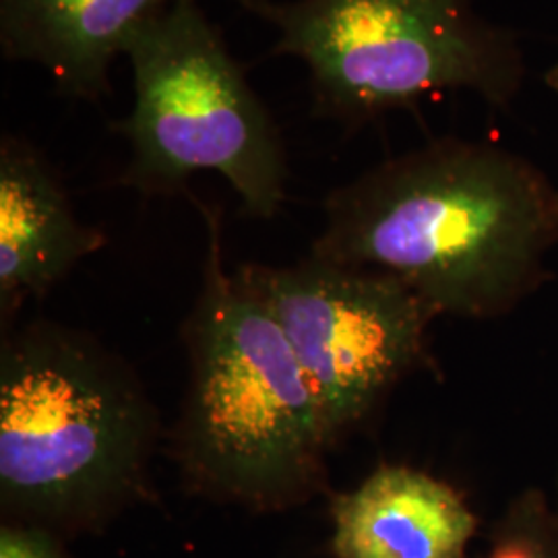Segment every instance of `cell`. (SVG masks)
Wrapping results in <instances>:
<instances>
[{
	"label": "cell",
	"instance_id": "cell-12",
	"mask_svg": "<svg viewBox=\"0 0 558 558\" xmlns=\"http://www.w3.org/2000/svg\"><path fill=\"white\" fill-rule=\"evenodd\" d=\"M546 85H548L550 89L558 92V60L548 69V73H546Z\"/></svg>",
	"mask_w": 558,
	"mask_h": 558
},
{
	"label": "cell",
	"instance_id": "cell-8",
	"mask_svg": "<svg viewBox=\"0 0 558 558\" xmlns=\"http://www.w3.org/2000/svg\"><path fill=\"white\" fill-rule=\"evenodd\" d=\"M336 558H463L478 515L451 484L408 465H380L331 499Z\"/></svg>",
	"mask_w": 558,
	"mask_h": 558
},
{
	"label": "cell",
	"instance_id": "cell-11",
	"mask_svg": "<svg viewBox=\"0 0 558 558\" xmlns=\"http://www.w3.org/2000/svg\"><path fill=\"white\" fill-rule=\"evenodd\" d=\"M0 558H73L64 548V539L32 525H0Z\"/></svg>",
	"mask_w": 558,
	"mask_h": 558
},
{
	"label": "cell",
	"instance_id": "cell-7",
	"mask_svg": "<svg viewBox=\"0 0 558 558\" xmlns=\"http://www.w3.org/2000/svg\"><path fill=\"white\" fill-rule=\"evenodd\" d=\"M106 246L98 228L81 223L54 166L17 135L0 140V320L41 299L81 260Z\"/></svg>",
	"mask_w": 558,
	"mask_h": 558
},
{
	"label": "cell",
	"instance_id": "cell-10",
	"mask_svg": "<svg viewBox=\"0 0 558 558\" xmlns=\"http://www.w3.org/2000/svg\"><path fill=\"white\" fill-rule=\"evenodd\" d=\"M482 558H558L557 505L542 490H525L493 525Z\"/></svg>",
	"mask_w": 558,
	"mask_h": 558
},
{
	"label": "cell",
	"instance_id": "cell-9",
	"mask_svg": "<svg viewBox=\"0 0 558 558\" xmlns=\"http://www.w3.org/2000/svg\"><path fill=\"white\" fill-rule=\"evenodd\" d=\"M179 0H0V52L40 66L60 96L100 101L141 25Z\"/></svg>",
	"mask_w": 558,
	"mask_h": 558
},
{
	"label": "cell",
	"instance_id": "cell-1",
	"mask_svg": "<svg viewBox=\"0 0 558 558\" xmlns=\"http://www.w3.org/2000/svg\"><path fill=\"white\" fill-rule=\"evenodd\" d=\"M311 255L389 274L437 315L493 319L544 279L558 189L486 141H430L338 186Z\"/></svg>",
	"mask_w": 558,
	"mask_h": 558
},
{
	"label": "cell",
	"instance_id": "cell-5",
	"mask_svg": "<svg viewBox=\"0 0 558 558\" xmlns=\"http://www.w3.org/2000/svg\"><path fill=\"white\" fill-rule=\"evenodd\" d=\"M124 54L135 106L114 124L131 145L120 184L174 195L193 174L218 172L244 214L271 220L286 201L283 140L199 0H179L141 25Z\"/></svg>",
	"mask_w": 558,
	"mask_h": 558
},
{
	"label": "cell",
	"instance_id": "cell-3",
	"mask_svg": "<svg viewBox=\"0 0 558 558\" xmlns=\"http://www.w3.org/2000/svg\"><path fill=\"white\" fill-rule=\"evenodd\" d=\"M160 414L126 360L52 320L2 331L0 513L75 538L154 499Z\"/></svg>",
	"mask_w": 558,
	"mask_h": 558
},
{
	"label": "cell",
	"instance_id": "cell-13",
	"mask_svg": "<svg viewBox=\"0 0 558 558\" xmlns=\"http://www.w3.org/2000/svg\"><path fill=\"white\" fill-rule=\"evenodd\" d=\"M557 513H558V502H557Z\"/></svg>",
	"mask_w": 558,
	"mask_h": 558
},
{
	"label": "cell",
	"instance_id": "cell-4",
	"mask_svg": "<svg viewBox=\"0 0 558 558\" xmlns=\"http://www.w3.org/2000/svg\"><path fill=\"white\" fill-rule=\"evenodd\" d=\"M278 29L269 57L308 71L313 114L360 129L442 92L507 110L525 62L478 0H232Z\"/></svg>",
	"mask_w": 558,
	"mask_h": 558
},
{
	"label": "cell",
	"instance_id": "cell-6",
	"mask_svg": "<svg viewBox=\"0 0 558 558\" xmlns=\"http://www.w3.org/2000/svg\"><path fill=\"white\" fill-rule=\"evenodd\" d=\"M236 269L278 320L336 445L426 359L439 315L389 274L311 253L286 267Z\"/></svg>",
	"mask_w": 558,
	"mask_h": 558
},
{
	"label": "cell",
	"instance_id": "cell-2",
	"mask_svg": "<svg viewBox=\"0 0 558 558\" xmlns=\"http://www.w3.org/2000/svg\"><path fill=\"white\" fill-rule=\"evenodd\" d=\"M186 195L209 242L182 331L189 380L172 437L180 478L203 499L288 511L327 493L336 442L278 320L239 269H226L220 209Z\"/></svg>",
	"mask_w": 558,
	"mask_h": 558
}]
</instances>
